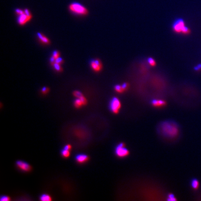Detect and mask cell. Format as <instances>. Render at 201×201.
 I'll return each instance as SVG.
<instances>
[{
  "mask_svg": "<svg viewBox=\"0 0 201 201\" xmlns=\"http://www.w3.org/2000/svg\"><path fill=\"white\" fill-rule=\"evenodd\" d=\"M160 130L162 134L169 138L176 137L179 134V129L177 124L171 122L162 123Z\"/></svg>",
  "mask_w": 201,
  "mask_h": 201,
  "instance_id": "6da1fadb",
  "label": "cell"
},
{
  "mask_svg": "<svg viewBox=\"0 0 201 201\" xmlns=\"http://www.w3.org/2000/svg\"><path fill=\"white\" fill-rule=\"evenodd\" d=\"M173 29L175 32L181 33L184 35H188L190 33V30L185 25L183 19H178L174 22Z\"/></svg>",
  "mask_w": 201,
  "mask_h": 201,
  "instance_id": "7a4b0ae2",
  "label": "cell"
},
{
  "mask_svg": "<svg viewBox=\"0 0 201 201\" xmlns=\"http://www.w3.org/2000/svg\"><path fill=\"white\" fill-rule=\"evenodd\" d=\"M69 9L72 13L80 15H87L88 11L83 6L78 3H73L69 6Z\"/></svg>",
  "mask_w": 201,
  "mask_h": 201,
  "instance_id": "3957f363",
  "label": "cell"
},
{
  "mask_svg": "<svg viewBox=\"0 0 201 201\" xmlns=\"http://www.w3.org/2000/svg\"><path fill=\"white\" fill-rule=\"evenodd\" d=\"M115 154L117 157L120 158H123L127 157L129 154V150L125 147V144L123 142L119 144L115 149Z\"/></svg>",
  "mask_w": 201,
  "mask_h": 201,
  "instance_id": "277c9868",
  "label": "cell"
},
{
  "mask_svg": "<svg viewBox=\"0 0 201 201\" xmlns=\"http://www.w3.org/2000/svg\"><path fill=\"white\" fill-rule=\"evenodd\" d=\"M110 110L114 114H117L121 108V102L118 98L114 97L110 103Z\"/></svg>",
  "mask_w": 201,
  "mask_h": 201,
  "instance_id": "5b68a950",
  "label": "cell"
},
{
  "mask_svg": "<svg viewBox=\"0 0 201 201\" xmlns=\"http://www.w3.org/2000/svg\"><path fill=\"white\" fill-rule=\"evenodd\" d=\"M90 67L94 71L98 72L101 70L102 65L101 61L99 59H94L90 62Z\"/></svg>",
  "mask_w": 201,
  "mask_h": 201,
  "instance_id": "8992f818",
  "label": "cell"
},
{
  "mask_svg": "<svg viewBox=\"0 0 201 201\" xmlns=\"http://www.w3.org/2000/svg\"><path fill=\"white\" fill-rule=\"evenodd\" d=\"M32 15H28L24 13L21 15H19L18 18V22L21 25H25L28 22H30L31 19Z\"/></svg>",
  "mask_w": 201,
  "mask_h": 201,
  "instance_id": "52a82bcc",
  "label": "cell"
},
{
  "mask_svg": "<svg viewBox=\"0 0 201 201\" xmlns=\"http://www.w3.org/2000/svg\"><path fill=\"white\" fill-rule=\"evenodd\" d=\"M16 164L20 170L24 171H30L31 168L30 166L24 161H17Z\"/></svg>",
  "mask_w": 201,
  "mask_h": 201,
  "instance_id": "ba28073f",
  "label": "cell"
},
{
  "mask_svg": "<svg viewBox=\"0 0 201 201\" xmlns=\"http://www.w3.org/2000/svg\"><path fill=\"white\" fill-rule=\"evenodd\" d=\"M73 95H74L75 97L77 98H79L82 101V102H83V105H86L87 104V100L85 97L83 95V94L81 92L79 91H77L75 90V91L73 92Z\"/></svg>",
  "mask_w": 201,
  "mask_h": 201,
  "instance_id": "9c48e42d",
  "label": "cell"
},
{
  "mask_svg": "<svg viewBox=\"0 0 201 201\" xmlns=\"http://www.w3.org/2000/svg\"><path fill=\"white\" fill-rule=\"evenodd\" d=\"M152 104L155 107L160 108V107H163L166 105V102L164 100L157 99V100H153L152 101Z\"/></svg>",
  "mask_w": 201,
  "mask_h": 201,
  "instance_id": "30bf717a",
  "label": "cell"
},
{
  "mask_svg": "<svg viewBox=\"0 0 201 201\" xmlns=\"http://www.w3.org/2000/svg\"><path fill=\"white\" fill-rule=\"evenodd\" d=\"M75 159L78 163H84L87 161H88L89 158L88 155L84 154H80L76 155Z\"/></svg>",
  "mask_w": 201,
  "mask_h": 201,
  "instance_id": "8fae6325",
  "label": "cell"
},
{
  "mask_svg": "<svg viewBox=\"0 0 201 201\" xmlns=\"http://www.w3.org/2000/svg\"><path fill=\"white\" fill-rule=\"evenodd\" d=\"M37 36L39 40L41 41V43L44 44H49L50 43V41L44 35H43V34L40 33H37Z\"/></svg>",
  "mask_w": 201,
  "mask_h": 201,
  "instance_id": "7c38bea8",
  "label": "cell"
},
{
  "mask_svg": "<svg viewBox=\"0 0 201 201\" xmlns=\"http://www.w3.org/2000/svg\"><path fill=\"white\" fill-rule=\"evenodd\" d=\"M191 186L193 189H198L199 186V182L198 180L196 178L193 179L191 181Z\"/></svg>",
  "mask_w": 201,
  "mask_h": 201,
  "instance_id": "4fadbf2b",
  "label": "cell"
},
{
  "mask_svg": "<svg viewBox=\"0 0 201 201\" xmlns=\"http://www.w3.org/2000/svg\"><path fill=\"white\" fill-rule=\"evenodd\" d=\"M54 70H56L57 72H61L62 71V67H61V64H58L57 62H54L53 64H52Z\"/></svg>",
  "mask_w": 201,
  "mask_h": 201,
  "instance_id": "5bb4252c",
  "label": "cell"
},
{
  "mask_svg": "<svg viewBox=\"0 0 201 201\" xmlns=\"http://www.w3.org/2000/svg\"><path fill=\"white\" fill-rule=\"evenodd\" d=\"M40 200L43 201H50L52 199L49 195L47 194H43L41 196Z\"/></svg>",
  "mask_w": 201,
  "mask_h": 201,
  "instance_id": "9a60e30c",
  "label": "cell"
},
{
  "mask_svg": "<svg viewBox=\"0 0 201 201\" xmlns=\"http://www.w3.org/2000/svg\"><path fill=\"white\" fill-rule=\"evenodd\" d=\"M115 89L117 92L119 93H122L125 91V89H123V86L120 85H116L115 86Z\"/></svg>",
  "mask_w": 201,
  "mask_h": 201,
  "instance_id": "2e32d148",
  "label": "cell"
},
{
  "mask_svg": "<svg viewBox=\"0 0 201 201\" xmlns=\"http://www.w3.org/2000/svg\"><path fill=\"white\" fill-rule=\"evenodd\" d=\"M74 105L76 108H80L83 105V104L80 99L77 98L74 102Z\"/></svg>",
  "mask_w": 201,
  "mask_h": 201,
  "instance_id": "e0dca14e",
  "label": "cell"
},
{
  "mask_svg": "<svg viewBox=\"0 0 201 201\" xmlns=\"http://www.w3.org/2000/svg\"><path fill=\"white\" fill-rule=\"evenodd\" d=\"M61 154H62V157L65 158L68 157L70 155V153L69 150H67V149H64L62 150V151L61 152Z\"/></svg>",
  "mask_w": 201,
  "mask_h": 201,
  "instance_id": "ac0fdd59",
  "label": "cell"
},
{
  "mask_svg": "<svg viewBox=\"0 0 201 201\" xmlns=\"http://www.w3.org/2000/svg\"><path fill=\"white\" fill-rule=\"evenodd\" d=\"M148 61L149 64H150V65H151V66H154L155 65L156 62H155L154 59H153L152 58H149Z\"/></svg>",
  "mask_w": 201,
  "mask_h": 201,
  "instance_id": "d6986e66",
  "label": "cell"
},
{
  "mask_svg": "<svg viewBox=\"0 0 201 201\" xmlns=\"http://www.w3.org/2000/svg\"><path fill=\"white\" fill-rule=\"evenodd\" d=\"M167 200L168 201H176L177 199L176 198L174 195L172 194H170L168 195V198Z\"/></svg>",
  "mask_w": 201,
  "mask_h": 201,
  "instance_id": "ffe728a7",
  "label": "cell"
},
{
  "mask_svg": "<svg viewBox=\"0 0 201 201\" xmlns=\"http://www.w3.org/2000/svg\"><path fill=\"white\" fill-rule=\"evenodd\" d=\"M59 56H60V53L58 51H54L53 53V56L55 58V59H57L59 57Z\"/></svg>",
  "mask_w": 201,
  "mask_h": 201,
  "instance_id": "44dd1931",
  "label": "cell"
},
{
  "mask_svg": "<svg viewBox=\"0 0 201 201\" xmlns=\"http://www.w3.org/2000/svg\"><path fill=\"white\" fill-rule=\"evenodd\" d=\"M49 91V89L46 87H44L41 89V92L44 94H46L48 93V92Z\"/></svg>",
  "mask_w": 201,
  "mask_h": 201,
  "instance_id": "7402d4cb",
  "label": "cell"
},
{
  "mask_svg": "<svg viewBox=\"0 0 201 201\" xmlns=\"http://www.w3.org/2000/svg\"><path fill=\"white\" fill-rule=\"evenodd\" d=\"M15 13L17 15H20L24 13V11L22 10L21 9H17L15 10Z\"/></svg>",
  "mask_w": 201,
  "mask_h": 201,
  "instance_id": "603a6c76",
  "label": "cell"
},
{
  "mask_svg": "<svg viewBox=\"0 0 201 201\" xmlns=\"http://www.w3.org/2000/svg\"><path fill=\"white\" fill-rule=\"evenodd\" d=\"M10 200V198L7 196H2L1 198V201H9Z\"/></svg>",
  "mask_w": 201,
  "mask_h": 201,
  "instance_id": "cb8c5ba5",
  "label": "cell"
},
{
  "mask_svg": "<svg viewBox=\"0 0 201 201\" xmlns=\"http://www.w3.org/2000/svg\"><path fill=\"white\" fill-rule=\"evenodd\" d=\"M56 62L58 63V64H62L63 62V59L62 58H61L58 57L56 59Z\"/></svg>",
  "mask_w": 201,
  "mask_h": 201,
  "instance_id": "d4e9b609",
  "label": "cell"
},
{
  "mask_svg": "<svg viewBox=\"0 0 201 201\" xmlns=\"http://www.w3.org/2000/svg\"><path fill=\"white\" fill-rule=\"evenodd\" d=\"M194 70L196 71L201 70V63L198 64L196 66L194 67Z\"/></svg>",
  "mask_w": 201,
  "mask_h": 201,
  "instance_id": "484cf974",
  "label": "cell"
},
{
  "mask_svg": "<svg viewBox=\"0 0 201 201\" xmlns=\"http://www.w3.org/2000/svg\"><path fill=\"white\" fill-rule=\"evenodd\" d=\"M71 146L70 145H67L65 147H64V149L69 150L71 149Z\"/></svg>",
  "mask_w": 201,
  "mask_h": 201,
  "instance_id": "4316f807",
  "label": "cell"
}]
</instances>
